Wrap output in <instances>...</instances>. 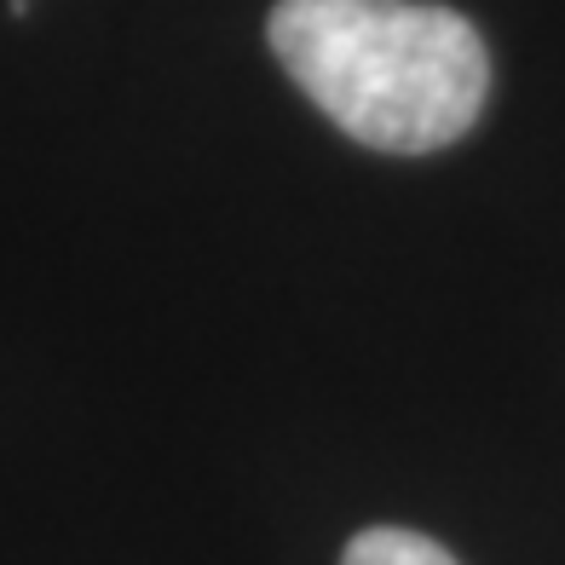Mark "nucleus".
<instances>
[{
  "instance_id": "1",
  "label": "nucleus",
  "mask_w": 565,
  "mask_h": 565,
  "mask_svg": "<svg viewBox=\"0 0 565 565\" xmlns=\"http://www.w3.org/2000/svg\"><path fill=\"white\" fill-rule=\"evenodd\" d=\"M271 53L341 134L393 157L456 145L491 87L479 30L433 0H277Z\"/></svg>"
},
{
  "instance_id": "2",
  "label": "nucleus",
  "mask_w": 565,
  "mask_h": 565,
  "mask_svg": "<svg viewBox=\"0 0 565 565\" xmlns=\"http://www.w3.org/2000/svg\"><path fill=\"white\" fill-rule=\"evenodd\" d=\"M341 565H456V559L433 543V536H422V531L375 525V531H364V536H352Z\"/></svg>"
}]
</instances>
